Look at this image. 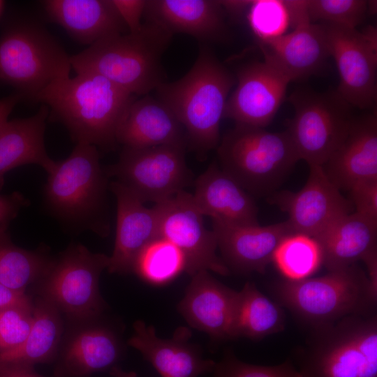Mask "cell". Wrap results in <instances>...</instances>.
I'll list each match as a JSON object with an SVG mask.
<instances>
[{
	"label": "cell",
	"mask_w": 377,
	"mask_h": 377,
	"mask_svg": "<svg viewBox=\"0 0 377 377\" xmlns=\"http://www.w3.org/2000/svg\"><path fill=\"white\" fill-rule=\"evenodd\" d=\"M135 97L103 77L79 73L55 80L34 101L48 105L77 143L110 147L117 143L118 128Z\"/></svg>",
	"instance_id": "6da1fadb"
},
{
	"label": "cell",
	"mask_w": 377,
	"mask_h": 377,
	"mask_svg": "<svg viewBox=\"0 0 377 377\" xmlns=\"http://www.w3.org/2000/svg\"><path fill=\"white\" fill-rule=\"evenodd\" d=\"M235 78L206 44H202L191 68L180 79L164 82L157 98L183 126L187 145L200 154L217 148L220 123Z\"/></svg>",
	"instance_id": "7a4b0ae2"
},
{
	"label": "cell",
	"mask_w": 377,
	"mask_h": 377,
	"mask_svg": "<svg viewBox=\"0 0 377 377\" xmlns=\"http://www.w3.org/2000/svg\"><path fill=\"white\" fill-rule=\"evenodd\" d=\"M172 36L145 20L136 32L105 38L70 57L71 68L103 77L133 96H145L165 82L161 61Z\"/></svg>",
	"instance_id": "3957f363"
},
{
	"label": "cell",
	"mask_w": 377,
	"mask_h": 377,
	"mask_svg": "<svg viewBox=\"0 0 377 377\" xmlns=\"http://www.w3.org/2000/svg\"><path fill=\"white\" fill-rule=\"evenodd\" d=\"M280 303L313 329L374 310L377 293L356 264L321 276L283 280L274 286Z\"/></svg>",
	"instance_id": "277c9868"
},
{
	"label": "cell",
	"mask_w": 377,
	"mask_h": 377,
	"mask_svg": "<svg viewBox=\"0 0 377 377\" xmlns=\"http://www.w3.org/2000/svg\"><path fill=\"white\" fill-rule=\"evenodd\" d=\"M217 154L222 170L260 195L272 193L300 160L286 131L239 124L221 138Z\"/></svg>",
	"instance_id": "5b68a950"
},
{
	"label": "cell",
	"mask_w": 377,
	"mask_h": 377,
	"mask_svg": "<svg viewBox=\"0 0 377 377\" xmlns=\"http://www.w3.org/2000/svg\"><path fill=\"white\" fill-rule=\"evenodd\" d=\"M298 366L302 377H377L374 310L313 329Z\"/></svg>",
	"instance_id": "8992f818"
},
{
	"label": "cell",
	"mask_w": 377,
	"mask_h": 377,
	"mask_svg": "<svg viewBox=\"0 0 377 377\" xmlns=\"http://www.w3.org/2000/svg\"><path fill=\"white\" fill-rule=\"evenodd\" d=\"M70 57L40 26L14 23L0 37V80L34 101L55 80L70 75Z\"/></svg>",
	"instance_id": "52a82bcc"
},
{
	"label": "cell",
	"mask_w": 377,
	"mask_h": 377,
	"mask_svg": "<svg viewBox=\"0 0 377 377\" xmlns=\"http://www.w3.org/2000/svg\"><path fill=\"white\" fill-rule=\"evenodd\" d=\"M294 109L287 133L300 160L323 166L346 138L354 118L350 106L337 92L294 91L289 98Z\"/></svg>",
	"instance_id": "ba28073f"
},
{
	"label": "cell",
	"mask_w": 377,
	"mask_h": 377,
	"mask_svg": "<svg viewBox=\"0 0 377 377\" xmlns=\"http://www.w3.org/2000/svg\"><path fill=\"white\" fill-rule=\"evenodd\" d=\"M109 258L82 244L69 246L38 282L40 297L72 320L86 322L97 318L104 309L99 278L108 267Z\"/></svg>",
	"instance_id": "9c48e42d"
},
{
	"label": "cell",
	"mask_w": 377,
	"mask_h": 377,
	"mask_svg": "<svg viewBox=\"0 0 377 377\" xmlns=\"http://www.w3.org/2000/svg\"><path fill=\"white\" fill-rule=\"evenodd\" d=\"M186 145L124 147L119 161L105 172L114 176L144 203L161 202L191 184Z\"/></svg>",
	"instance_id": "30bf717a"
},
{
	"label": "cell",
	"mask_w": 377,
	"mask_h": 377,
	"mask_svg": "<svg viewBox=\"0 0 377 377\" xmlns=\"http://www.w3.org/2000/svg\"><path fill=\"white\" fill-rule=\"evenodd\" d=\"M107 177L96 147L77 143L70 156L55 161L48 173L45 186L47 203L65 219L88 221L102 205Z\"/></svg>",
	"instance_id": "8fae6325"
},
{
	"label": "cell",
	"mask_w": 377,
	"mask_h": 377,
	"mask_svg": "<svg viewBox=\"0 0 377 377\" xmlns=\"http://www.w3.org/2000/svg\"><path fill=\"white\" fill-rule=\"evenodd\" d=\"M321 24V23H320ZM323 25L339 77L337 93L350 106L373 108L377 98V31Z\"/></svg>",
	"instance_id": "7c38bea8"
},
{
	"label": "cell",
	"mask_w": 377,
	"mask_h": 377,
	"mask_svg": "<svg viewBox=\"0 0 377 377\" xmlns=\"http://www.w3.org/2000/svg\"><path fill=\"white\" fill-rule=\"evenodd\" d=\"M158 219V237L174 244L184 259V272L193 276L212 271L227 276L230 269L217 256V242L213 230L204 223L191 193L182 191L153 206Z\"/></svg>",
	"instance_id": "4fadbf2b"
},
{
	"label": "cell",
	"mask_w": 377,
	"mask_h": 377,
	"mask_svg": "<svg viewBox=\"0 0 377 377\" xmlns=\"http://www.w3.org/2000/svg\"><path fill=\"white\" fill-rule=\"evenodd\" d=\"M304 186L298 191L272 193L270 200L288 216L293 233L317 237L353 209L350 200L327 177L321 166H309Z\"/></svg>",
	"instance_id": "5bb4252c"
},
{
	"label": "cell",
	"mask_w": 377,
	"mask_h": 377,
	"mask_svg": "<svg viewBox=\"0 0 377 377\" xmlns=\"http://www.w3.org/2000/svg\"><path fill=\"white\" fill-rule=\"evenodd\" d=\"M290 82L264 59L246 64L237 73V86L227 100L223 117L235 124L265 128L283 102Z\"/></svg>",
	"instance_id": "9a60e30c"
},
{
	"label": "cell",
	"mask_w": 377,
	"mask_h": 377,
	"mask_svg": "<svg viewBox=\"0 0 377 377\" xmlns=\"http://www.w3.org/2000/svg\"><path fill=\"white\" fill-rule=\"evenodd\" d=\"M238 291L215 279L208 271L192 276L177 306L188 324L216 341L235 339Z\"/></svg>",
	"instance_id": "2e32d148"
},
{
	"label": "cell",
	"mask_w": 377,
	"mask_h": 377,
	"mask_svg": "<svg viewBox=\"0 0 377 377\" xmlns=\"http://www.w3.org/2000/svg\"><path fill=\"white\" fill-rule=\"evenodd\" d=\"M212 230L222 260L243 274H263L281 242L293 232L287 222L269 226H240L212 220Z\"/></svg>",
	"instance_id": "e0dca14e"
},
{
	"label": "cell",
	"mask_w": 377,
	"mask_h": 377,
	"mask_svg": "<svg viewBox=\"0 0 377 377\" xmlns=\"http://www.w3.org/2000/svg\"><path fill=\"white\" fill-rule=\"evenodd\" d=\"M293 31L276 38L259 43L264 60L290 80L296 81L318 73L330 57L321 24L304 17L293 24Z\"/></svg>",
	"instance_id": "ac0fdd59"
},
{
	"label": "cell",
	"mask_w": 377,
	"mask_h": 377,
	"mask_svg": "<svg viewBox=\"0 0 377 377\" xmlns=\"http://www.w3.org/2000/svg\"><path fill=\"white\" fill-rule=\"evenodd\" d=\"M117 199V226L114 246L109 256L110 273L133 272L140 252L158 237V219L154 207L148 208L117 181L110 184Z\"/></svg>",
	"instance_id": "d6986e66"
},
{
	"label": "cell",
	"mask_w": 377,
	"mask_h": 377,
	"mask_svg": "<svg viewBox=\"0 0 377 377\" xmlns=\"http://www.w3.org/2000/svg\"><path fill=\"white\" fill-rule=\"evenodd\" d=\"M133 328L128 346L140 351L161 377H198L213 371L216 362L203 359L188 343L191 332L188 327L177 328L170 339L159 338L154 327L142 320L135 321Z\"/></svg>",
	"instance_id": "ffe728a7"
},
{
	"label": "cell",
	"mask_w": 377,
	"mask_h": 377,
	"mask_svg": "<svg viewBox=\"0 0 377 377\" xmlns=\"http://www.w3.org/2000/svg\"><path fill=\"white\" fill-rule=\"evenodd\" d=\"M322 168L340 191L377 179L376 111L354 119L346 138Z\"/></svg>",
	"instance_id": "44dd1931"
},
{
	"label": "cell",
	"mask_w": 377,
	"mask_h": 377,
	"mask_svg": "<svg viewBox=\"0 0 377 377\" xmlns=\"http://www.w3.org/2000/svg\"><path fill=\"white\" fill-rule=\"evenodd\" d=\"M224 12L220 1L148 0L144 16L173 35L185 34L207 45L226 37Z\"/></svg>",
	"instance_id": "7402d4cb"
},
{
	"label": "cell",
	"mask_w": 377,
	"mask_h": 377,
	"mask_svg": "<svg viewBox=\"0 0 377 377\" xmlns=\"http://www.w3.org/2000/svg\"><path fill=\"white\" fill-rule=\"evenodd\" d=\"M192 196L204 216L235 225L259 224L251 195L214 163L196 179Z\"/></svg>",
	"instance_id": "603a6c76"
},
{
	"label": "cell",
	"mask_w": 377,
	"mask_h": 377,
	"mask_svg": "<svg viewBox=\"0 0 377 377\" xmlns=\"http://www.w3.org/2000/svg\"><path fill=\"white\" fill-rule=\"evenodd\" d=\"M117 142L128 148L187 145L184 129L173 112L148 95L128 106L118 128Z\"/></svg>",
	"instance_id": "cb8c5ba5"
},
{
	"label": "cell",
	"mask_w": 377,
	"mask_h": 377,
	"mask_svg": "<svg viewBox=\"0 0 377 377\" xmlns=\"http://www.w3.org/2000/svg\"><path fill=\"white\" fill-rule=\"evenodd\" d=\"M43 5L49 18L83 44L128 33L111 0H47Z\"/></svg>",
	"instance_id": "d4e9b609"
},
{
	"label": "cell",
	"mask_w": 377,
	"mask_h": 377,
	"mask_svg": "<svg viewBox=\"0 0 377 377\" xmlns=\"http://www.w3.org/2000/svg\"><path fill=\"white\" fill-rule=\"evenodd\" d=\"M121 355L118 338L110 329L88 325L68 337L58 355L54 377H89L110 370Z\"/></svg>",
	"instance_id": "484cf974"
},
{
	"label": "cell",
	"mask_w": 377,
	"mask_h": 377,
	"mask_svg": "<svg viewBox=\"0 0 377 377\" xmlns=\"http://www.w3.org/2000/svg\"><path fill=\"white\" fill-rule=\"evenodd\" d=\"M377 223L356 212L347 214L314 238L328 271L346 268L376 250Z\"/></svg>",
	"instance_id": "4316f807"
},
{
	"label": "cell",
	"mask_w": 377,
	"mask_h": 377,
	"mask_svg": "<svg viewBox=\"0 0 377 377\" xmlns=\"http://www.w3.org/2000/svg\"><path fill=\"white\" fill-rule=\"evenodd\" d=\"M47 115L43 104L36 114L8 121L0 130V191L5 174L13 168L36 164L47 174L53 169L55 161L48 156L44 142Z\"/></svg>",
	"instance_id": "83f0119b"
},
{
	"label": "cell",
	"mask_w": 377,
	"mask_h": 377,
	"mask_svg": "<svg viewBox=\"0 0 377 377\" xmlns=\"http://www.w3.org/2000/svg\"><path fill=\"white\" fill-rule=\"evenodd\" d=\"M62 334L60 311L40 296L34 304V323L29 335L18 347L0 353V361L31 367L50 362L57 356Z\"/></svg>",
	"instance_id": "f1b7e54d"
},
{
	"label": "cell",
	"mask_w": 377,
	"mask_h": 377,
	"mask_svg": "<svg viewBox=\"0 0 377 377\" xmlns=\"http://www.w3.org/2000/svg\"><path fill=\"white\" fill-rule=\"evenodd\" d=\"M286 317L277 303L263 295L253 283L238 291L234 332L235 339L260 340L284 330Z\"/></svg>",
	"instance_id": "f546056e"
},
{
	"label": "cell",
	"mask_w": 377,
	"mask_h": 377,
	"mask_svg": "<svg viewBox=\"0 0 377 377\" xmlns=\"http://www.w3.org/2000/svg\"><path fill=\"white\" fill-rule=\"evenodd\" d=\"M52 261L41 251L17 246L7 231L0 232V283L5 286L26 293L44 276Z\"/></svg>",
	"instance_id": "4dcf8cb0"
},
{
	"label": "cell",
	"mask_w": 377,
	"mask_h": 377,
	"mask_svg": "<svg viewBox=\"0 0 377 377\" xmlns=\"http://www.w3.org/2000/svg\"><path fill=\"white\" fill-rule=\"evenodd\" d=\"M272 262L285 279L299 281L311 277L319 269L322 255L314 238L293 233L281 242Z\"/></svg>",
	"instance_id": "1f68e13d"
},
{
	"label": "cell",
	"mask_w": 377,
	"mask_h": 377,
	"mask_svg": "<svg viewBox=\"0 0 377 377\" xmlns=\"http://www.w3.org/2000/svg\"><path fill=\"white\" fill-rule=\"evenodd\" d=\"M184 272L180 251L169 241L158 237L138 255L133 272L154 285L165 284Z\"/></svg>",
	"instance_id": "d6a6232c"
},
{
	"label": "cell",
	"mask_w": 377,
	"mask_h": 377,
	"mask_svg": "<svg viewBox=\"0 0 377 377\" xmlns=\"http://www.w3.org/2000/svg\"><path fill=\"white\" fill-rule=\"evenodd\" d=\"M246 10L249 26L258 43L284 35L291 27L286 0L250 1Z\"/></svg>",
	"instance_id": "836d02e7"
},
{
	"label": "cell",
	"mask_w": 377,
	"mask_h": 377,
	"mask_svg": "<svg viewBox=\"0 0 377 377\" xmlns=\"http://www.w3.org/2000/svg\"><path fill=\"white\" fill-rule=\"evenodd\" d=\"M310 21L356 29L369 13V1L307 0Z\"/></svg>",
	"instance_id": "e575fe53"
},
{
	"label": "cell",
	"mask_w": 377,
	"mask_h": 377,
	"mask_svg": "<svg viewBox=\"0 0 377 377\" xmlns=\"http://www.w3.org/2000/svg\"><path fill=\"white\" fill-rule=\"evenodd\" d=\"M34 323L31 302L0 309V353L21 345L29 335Z\"/></svg>",
	"instance_id": "d590c367"
},
{
	"label": "cell",
	"mask_w": 377,
	"mask_h": 377,
	"mask_svg": "<svg viewBox=\"0 0 377 377\" xmlns=\"http://www.w3.org/2000/svg\"><path fill=\"white\" fill-rule=\"evenodd\" d=\"M213 372L214 377H302L290 360L274 366L255 365L239 360L230 351L216 362Z\"/></svg>",
	"instance_id": "8d00e7d4"
},
{
	"label": "cell",
	"mask_w": 377,
	"mask_h": 377,
	"mask_svg": "<svg viewBox=\"0 0 377 377\" xmlns=\"http://www.w3.org/2000/svg\"><path fill=\"white\" fill-rule=\"evenodd\" d=\"M349 191L355 212L377 223V179L357 184Z\"/></svg>",
	"instance_id": "74e56055"
},
{
	"label": "cell",
	"mask_w": 377,
	"mask_h": 377,
	"mask_svg": "<svg viewBox=\"0 0 377 377\" xmlns=\"http://www.w3.org/2000/svg\"><path fill=\"white\" fill-rule=\"evenodd\" d=\"M128 32L134 33L142 25L146 0H111Z\"/></svg>",
	"instance_id": "f35d334b"
},
{
	"label": "cell",
	"mask_w": 377,
	"mask_h": 377,
	"mask_svg": "<svg viewBox=\"0 0 377 377\" xmlns=\"http://www.w3.org/2000/svg\"><path fill=\"white\" fill-rule=\"evenodd\" d=\"M28 204V200L19 192L8 195L0 194V232L7 231L11 221Z\"/></svg>",
	"instance_id": "ab89813d"
},
{
	"label": "cell",
	"mask_w": 377,
	"mask_h": 377,
	"mask_svg": "<svg viewBox=\"0 0 377 377\" xmlns=\"http://www.w3.org/2000/svg\"><path fill=\"white\" fill-rule=\"evenodd\" d=\"M0 377H47L37 373L34 367L0 361Z\"/></svg>",
	"instance_id": "60d3db41"
},
{
	"label": "cell",
	"mask_w": 377,
	"mask_h": 377,
	"mask_svg": "<svg viewBox=\"0 0 377 377\" xmlns=\"http://www.w3.org/2000/svg\"><path fill=\"white\" fill-rule=\"evenodd\" d=\"M29 302L31 300L26 293L12 290L0 283V309Z\"/></svg>",
	"instance_id": "b9f144b4"
},
{
	"label": "cell",
	"mask_w": 377,
	"mask_h": 377,
	"mask_svg": "<svg viewBox=\"0 0 377 377\" xmlns=\"http://www.w3.org/2000/svg\"><path fill=\"white\" fill-rule=\"evenodd\" d=\"M22 97L21 94L17 93L0 99V130L8 121L10 112Z\"/></svg>",
	"instance_id": "7bdbcfd3"
},
{
	"label": "cell",
	"mask_w": 377,
	"mask_h": 377,
	"mask_svg": "<svg viewBox=\"0 0 377 377\" xmlns=\"http://www.w3.org/2000/svg\"><path fill=\"white\" fill-rule=\"evenodd\" d=\"M110 373L112 377H137L134 371H125L117 366L112 368Z\"/></svg>",
	"instance_id": "ee69618b"
},
{
	"label": "cell",
	"mask_w": 377,
	"mask_h": 377,
	"mask_svg": "<svg viewBox=\"0 0 377 377\" xmlns=\"http://www.w3.org/2000/svg\"><path fill=\"white\" fill-rule=\"evenodd\" d=\"M3 2L0 1V15L1 13L2 9H3Z\"/></svg>",
	"instance_id": "f6af8a7d"
}]
</instances>
